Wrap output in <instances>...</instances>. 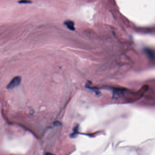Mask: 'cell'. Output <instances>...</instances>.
<instances>
[{
    "label": "cell",
    "mask_w": 155,
    "mask_h": 155,
    "mask_svg": "<svg viewBox=\"0 0 155 155\" xmlns=\"http://www.w3.org/2000/svg\"><path fill=\"white\" fill-rule=\"evenodd\" d=\"M32 2L30 0H20L18 1L19 4H31Z\"/></svg>",
    "instance_id": "obj_2"
},
{
    "label": "cell",
    "mask_w": 155,
    "mask_h": 155,
    "mask_svg": "<svg viewBox=\"0 0 155 155\" xmlns=\"http://www.w3.org/2000/svg\"><path fill=\"white\" fill-rule=\"evenodd\" d=\"M44 155H54L53 154L51 153H46Z\"/></svg>",
    "instance_id": "obj_3"
},
{
    "label": "cell",
    "mask_w": 155,
    "mask_h": 155,
    "mask_svg": "<svg viewBox=\"0 0 155 155\" xmlns=\"http://www.w3.org/2000/svg\"><path fill=\"white\" fill-rule=\"evenodd\" d=\"M64 24L67 26V28H69L70 30L72 31H74L75 30L74 27V23L73 21H70V20H67L65 21Z\"/></svg>",
    "instance_id": "obj_1"
}]
</instances>
